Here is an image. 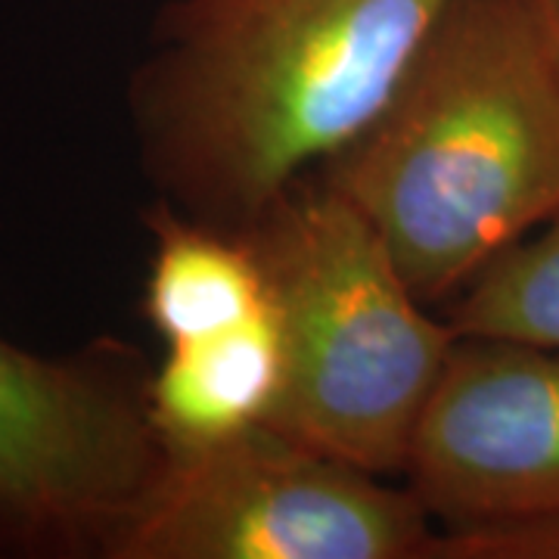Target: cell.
<instances>
[{"label": "cell", "mask_w": 559, "mask_h": 559, "mask_svg": "<svg viewBox=\"0 0 559 559\" xmlns=\"http://www.w3.org/2000/svg\"><path fill=\"white\" fill-rule=\"evenodd\" d=\"M454 0H168L128 109L159 200L230 234L377 119Z\"/></svg>", "instance_id": "obj_1"}, {"label": "cell", "mask_w": 559, "mask_h": 559, "mask_svg": "<svg viewBox=\"0 0 559 559\" xmlns=\"http://www.w3.org/2000/svg\"><path fill=\"white\" fill-rule=\"evenodd\" d=\"M429 308L559 215V72L522 0H454L377 119L318 171Z\"/></svg>", "instance_id": "obj_2"}, {"label": "cell", "mask_w": 559, "mask_h": 559, "mask_svg": "<svg viewBox=\"0 0 559 559\" xmlns=\"http://www.w3.org/2000/svg\"><path fill=\"white\" fill-rule=\"evenodd\" d=\"M283 340L271 429L382 479L404 476L414 436L457 345L401 277L380 234L318 175L242 230Z\"/></svg>", "instance_id": "obj_3"}, {"label": "cell", "mask_w": 559, "mask_h": 559, "mask_svg": "<svg viewBox=\"0 0 559 559\" xmlns=\"http://www.w3.org/2000/svg\"><path fill=\"white\" fill-rule=\"evenodd\" d=\"M131 345L38 355L0 336V557H112L162 466Z\"/></svg>", "instance_id": "obj_4"}, {"label": "cell", "mask_w": 559, "mask_h": 559, "mask_svg": "<svg viewBox=\"0 0 559 559\" xmlns=\"http://www.w3.org/2000/svg\"><path fill=\"white\" fill-rule=\"evenodd\" d=\"M432 532L411 488L259 426L162 451L109 559H426Z\"/></svg>", "instance_id": "obj_5"}, {"label": "cell", "mask_w": 559, "mask_h": 559, "mask_svg": "<svg viewBox=\"0 0 559 559\" xmlns=\"http://www.w3.org/2000/svg\"><path fill=\"white\" fill-rule=\"evenodd\" d=\"M404 479L436 525L559 510V348L457 336Z\"/></svg>", "instance_id": "obj_6"}, {"label": "cell", "mask_w": 559, "mask_h": 559, "mask_svg": "<svg viewBox=\"0 0 559 559\" xmlns=\"http://www.w3.org/2000/svg\"><path fill=\"white\" fill-rule=\"evenodd\" d=\"M283 392L274 308L215 336L165 345L146 401L162 451H190L267 426Z\"/></svg>", "instance_id": "obj_7"}, {"label": "cell", "mask_w": 559, "mask_h": 559, "mask_svg": "<svg viewBox=\"0 0 559 559\" xmlns=\"http://www.w3.org/2000/svg\"><path fill=\"white\" fill-rule=\"evenodd\" d=\"M143 314L165 345L215 336L271 311L267 277L242 234L209 227L156 202Z\"/></svg>", "instance_id": "obj_8"}, {"label": "cell", "mask_w": 559, "mask_h": 559, "mask_svg": "<svg viewBox=\"0 0 559 559\" xmlns=\"http://www.w3.org/2000/svg\"><path fill=\"white\" fill-rule=\"evenodd\" d=\"M444 320L457 336L559 348V215L473 280Z\"/></svg>", "instance_id": "obj_9"}, {"label": "cell", "mask_w": 559, "mask_h": 559, "mask_svg": "<svg viewBox=\"0 0 559 559\" xmlns=\"http://www.w3.org/2000/svg\"><path fill=\"white\" fill-rule=\"evenodd\" d=\"M426 559H559V510L436 525Z\"/></svg>", "instance_id": "obj_10"}, {"label": "cell", "mask_w": 559, "mask_h": 559, "mask_svg": "<svg viewBox=\"0 0 559 559\" xmlns=\"http://www.w3.org/2000/svg\"><path fill=\"white\" fill-rule=\"evenodd\" d=\"M532 13V20L538 25L540 38L547 44L550 57L557 62L559 72V0H522Z\"/></svg>", "instance_id": "obj_11"}]
</instances>
